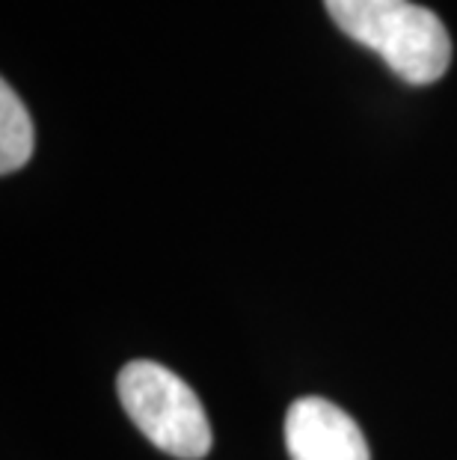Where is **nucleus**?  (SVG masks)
Returning a JSON list of instances; mask_svg holds the SVG:
<instances>
[{
	"label": "nucleus",
	"instance_id": "f257e3e1",
	"mask_svg": "<svg viewBox=\"0 0 457 460\" xmlns=\"http://www.w3.org/2000/svg\"><path fill=\"white\" fill-rule=\"evenodd\" d=\"M345 36L365 45L407 84L425 86L449 72L452 39L431 9L410 0H324Z\"/></svg>",
	"mask_w": 457,
	"mask_h": 460
},
{
	"label": "nucleus",
	"instance_id": "f03ea898",
	"mask_svg": "<svg viewBox=\"0 0 457 460\" xmlns=\"http://www.w3.org/2000/svg\"><path fill=\"white\" fill-rule=\"evenodd\" d=\"M125 413L143 437L179 460H202L211 452V425L197 393L152 359L128 362L116 377Z\"/></svg>",
	"mask_w": 457,
	"mask_h": 460
},
{
	"label": "nucleus",
	"instance_id": "7ed1b4c3",
	"mask_svg": "<svg viewBox=\"0 0 457 460\" xmlns=\"http://www.w3.org/2000/svg\"><path fill=\"white\" fill-rule=\"evenodd\" d=\"M286 446L291 460H372L354 416L318 395L297 398L288 407Z\"/></svg>",
	"mask_w": 457,
	"mask_h": 460
},
{
	"label": "nucleus",
	"instance_id": "20e7f679",
	"mask_svg": "<svg viewBox=\"0 0 457 460\" xmlns=\"http://www.w3.org/2000/svg\"><path fill=\"white\" fill-rule=\"evenodd\" d=\"M33 119L6 81L0 84V172L9 175L31 161Z\"/></svg>",
	"mask_w": 457,
	"mask_h": 460
}]
</instances>
